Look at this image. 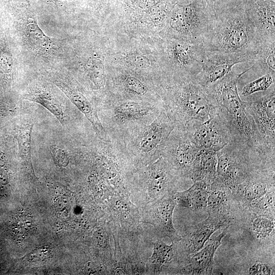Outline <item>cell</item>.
<instances>
[{
    "instance_id": "obj_8",
    "label": "cell",
    "mask_w": 275,
    "mask_h": 275,
    "mask_svg": "<svg viewBox=\"0 0 275 275\" xmlns=\"http://www.w3.org/2000/svg\"><path fill=\"white\" fill-rule=\"evenodd\" d=\"M164 108L162 103L132 100H117L107 103L105 109L106 132L108 136L118 138L126 131L153 121Z\"/></svg>"
},
{
    "instance_id": "obj_9",
    "label": "cell",
    "mask_w": 275,
    "mask_h": 275,
    "mask_svg": "<svg viewBox=\"0 0 275 275\" xmlns=\"http://www.w3.org/2000/svg\"><path fill=\"white\" fill-rule=\"evenodd\" d=\"M200 150L185 130L175 125L166 142L161 156L178 177L190 179L194 163Z\"/></svg>"
},
{
    "instance_id": "obj_40",
    "label": "cell",
    "mask_w": 275,
    "mask_h": 275,
    "mask_svg": "<svg viewBox=\"0 0 275 275\" xmlns=\"http://www.w3.org/2000/svg\"><path fill=\"white\" fill-rule=\"evenodd\" d=\"M94 237L96 242L99 246H103L106 242V235L104 232L100 230L96 232Z\"/></svg>"
},
{
    "instance_id": "obj_11",
    "label": "cell",
    "mask_w": 275,
    "mask_h": 275,
    "mask_svg": "<svg viewBox=\"0 0 275 275\" xmlns=\"http://www.w3.org/2000/svg\"><path fill=\"white\" fill-rule=\"evenodd\" d=\"M272 191H275L274 164H259L237 186L233 195L238 207L244 209Z\"/></svg>"
},
{
    "instance_id": "obj_28",
    "label": "cell",
    "mask_w": 275,
    "mask_h": 275,
    "mask_svg": "<svg viewBox=\"0 0 275 275\" xmlns=\"http://www.w3.org/2000/svg\"><path fill=\"white\" fill-rule=\"evenodd\" d=\"M275 42L262 44L254 61V66H257L262 73H275Z\"/></svg>"
},
{
    "instance_id": "obj_41",
    "label": "cell",
    "mask_w": 275,
    "mask_h": 275,
    "mask_svg": "<svg viewBox=\"0 0 275 275\" xmlns=\"http://www.w3.org/2000/svg\"><path fill=\"white\" fill-rule=\"evenodd\" d=\"M205 1H206V2L208 5L211 7H214V3L215 2L216 0H205Z\"/></svg>"
},
{
    "instance_id": "obj_21",
    "label": "cell",
    "mask_w": 275,
    "mask_h": 275,
    "mask_svg": "<svg viewBox=\"0 0 275 275\" xmlns=\"http://www.w3.org/2000/svg\"><path fill=\"white\" fill-rule=\"evenodd\" d=\"M230 226L223 229L218 235L209 238L207 244L193 255L183 266L180 272L186 274H211L214 254Z\"/></svg>"
},
{
    "instance_id": "obj_27",
    "label": "cell",
    "mask_w": 275,
    "mask_h": 275,
    "mask_svg": "<svg viewBox=\"0 0 275 275\" xmlns=\"http://www.w3.org/2000/svg\"><path fill=\"white\" fill-rule=\"evenodd\" d=\"M153 253L150 258V262L155 273L161 272L175 257H179L175 243L168 245L158 240L153 243Z\"/></svg>"
},
{
    "instance_id": "obj_43",
    "label": "cell",
    "mask_w": 275,
    "mask_h": 275,
    "mask_svg": "<svg viewBox=\"0 0 275 275\" xmlns=\"http://www.w3.org/2000/svg\"><path fill=\"white\" fill-rule=\"evenodd\" d=\"M271 1H275V0H271Z\"/></svg>"
},
{
    "instance_id": "obj_7",
    "label": "cell",
    "mask_w": 275,
    "mask_h": 275,
    "mask_svg": "<svg viewBox=\"0 0 275 275\" xmlns=\"http://www.w3.org/2000/svg\"><path fill=\"white\" fill-rule=\"evenodd\" d=\"M216 177L232 194L255 166L268 162L264 156L234 141L216 152Z\"/></svg>"
},
{
    "instance_id": "obj_4",
    "label": "cell",
    "mask_w": 275,
    "mask_h": 275,
    "mask_svg": "<svg viewBox=\"0 0 275 275\" xmlns=\"http://www.w3.org/2000/svg\"><path fill=\"white\" fill-rule=\"evenodd\" d=\"M175 125L163 108L151 122L132 128L116 139L126 155L144 163H152L161 156Z\"/></svg>"
},
{
    "instance_id": "obj_26",
    "label": "cell",
    "mask_w": 275,
    "mask_h": 275,
    "mask_svg": "<svg viewBox=\"0 0 275 275\" xmlns=\"http://www.w3.org/2000/svg\"><path fill=\"white\" fill-rule=\"evenodd\" d=\"M121 83L125 94L122 100L163 103L162 100L150 97L148 86L135 76L131 75H124L121 79Z\"/></svg>"
},
{
    "instance_id": "obj_35",
    "label": "cell",
    "mask_w": 275,
    "mask_h": 275,
    "mask_svg": "<svg viewBox=\"0 0 275 275\" xmlns=\"http://www.w3.org/2000/svg\"><path fill=\"white\" fill-rule=\"evenodd\" d=\"M50 151L53 159L58 165L61 167L67 166L69 158L65 150L57 146H52Z\"/></svg>"
},
{
    "instance_id": "obj_32",
    "label": "cell",
    "mask_w": 275,
    "mask_h": 275,
    "mask_svg": "<svg viewBox=\"0 0 275 275\" xmlns=\"http://www.w3.org/2000/svg\"><path fill=\"white\" fill-rule=\"evenodd\" d=\"M14 234L18 236H26L34 228V221L31 216L26 214H18L15 216L11 223Z\"/></svg>"
},
{
    "instance_id": "obj_13",
    "label": "cell",
    "mask_w": 275,
    "mask_h": 275,
    "mask_svg": "<svg viewBox=\"0 0 275 275\" xmlns=\"http://www.w3.org/2000/svg\"><path fill=\"white\" fill-rule=\"evenodd\" d=\"M246 106L268 149L275 153L274 85L265 93L246 101Z\"/></svg>"
},
{
    "instance_id": "obj_39",
    "label": "cell",
    "mask_w": 275,
    "mask_h": 275,
    "mask_svg": "<svg viewBox=\"0 0 275 275\" xmlns=\"http://www.w3.org/2000/svg\"><path fill=\"white\" fill-rule=\"evenodd\" d=\"M131 61L134 63V65L136 67L140 68H145L147 66H149V62L146 58L141 56H136L131 59Z\"/></svg>"
},
{
    "instance_id": "obj_30",
    "label": "cell",
    "mask_w": 275,
    "mask_h": 275,
    "mask_svg": "<svg viewBox=\"0 0 275 275\" xmlns=\"http://www.w3.org/2000/svg\"><path fill=\"white\" fill-rule=\"evenodd\" d=\"M275 73H267L246 84L242 88L241 95L247 97L258 92H266L274 85Z\"/></svg>"
},
{
    "instance_id": "obj_6",
    "label": "cell",
    "mask_w": 275,
    "mask_h": 275,
    "mask_svg": "<svg viewBox=\"0 0 275 275\" xmlns=\"http://www.w3.org/2000/svg\"><path fill=\"white\" fill-rule=\"evenodd\" d=\"M215 16L214 7L205 0L176 4L166 21L164 34L168 38L202 43Z\"/></svg>"
},
{
    "instance_id": "obj_1",
    "label": "cell",
    "mask_w": 275,
    "mask_h": 275,
    "mask_svg": "<svg viewBox=\"0 0 275 275\" xmlns=\"http://www.w3.org/2000/svg\"><path fill=\"white\" fill-rule=\"evenodd\" d=\"M215 16L202 43L207 53H258L262 41L244 0H216Z\"/></svg>"
},
{
    "instance_id": "obj_5",
    "label": "cell",
    "mask_w": 275,
    "mask_h": 275,
    "mask_svg": "<svg viewBox=\"0 0 275 275\" xmlns=\"http://www.w3.org/2000/svg\"><path fill=\"white\" fill-rule=\"evenodd\" d=\"M161 85L193 81L201 71L207 53L202 43L168 38L162 45Z\"/></svg>"
},
{
    "instance_id": "obj_37",
    "label": "cell",
    "mask_w": 275,
    "mask_h": 275,
    "mask_svg": "<svg viewBox=\"0 0 275 275\" xmlns=\"http://www.w3.org/2000/svg\"><path fill=\"white\" fill-rule=\"evenodd\" d=\"M56 209L61 216H67L70 212V206L68 200L60 199L56 204Z\"/></svg>"
},
{
    "instance_id": "obj_14",
    "label": "cell",
    "mask_w": 275,
    "mask_h": 275,
    "mask_svg": "<svg viewBox=\"0 0 275 275\" xmlns=\"http://www.w3.org/2000/svg\"><path fill=\"white\" fill-rule=\"evenodd\" d=\"M230 224L227 220L208 215L205 220L192 227L180 241L175 243L184 265L204 246L213 233Z\"/></svg>"
},
{
    "instance_id": "obj_34",
    "label": "cell",
    "mask_w": 275,
    "mask_h": 275,
    "mask_svg": "<svg viewBox=\"0 0 275 275\" xmlns=\"http://www.w3.org/2000/svg\"><path fill=\"white\" fill-rule=\"evenodd\" d=\"M274 269L269 264L263 261H256L251 263L246 271L249 274H273Z\"/></svg>"
},
{
    "instance_id": "obj_29",
    "label": "cell",
    "mask_w": 275,
    "mask_h": 275,
    "mask_svg": "<svg viewBox=\"0 0 275 275\" xmlns=\"http://www.w3.org/2000/svg\"><path fill=\"white\" fill-rule=\"evenodd\" d=\"M33 124L24 123L19 128L17 134L18 150L22 158L27 162H31V137Z\"/></svg>"
},
{
    "instance_id": "obj_16",
    "label": "cell",
    "mask_w": 275,
    "mask_h": 275,
    "mask_svg": "<svg viewBox=\"0 0 275 275\" xmlns=\"http://www.w3.org/2000/svg\"><path fill=\"white\" fill-rule=\"evenodd\" d=\"M274 2L271 0H244L246 13L263 44L275 42Z\"/></svg>"
},
{
    "instance_id": "obj_20",
    "label": "cell",
    "mask_w": 275,
    "mask_h": 275,
    "mask_svg": "<svg viewBox=\"0 0 275 275\" xmlns=\"http://www.w3.org/2000/svg\"><path fill=\"white\" fill-rule=\"evenodd\" d=\"M54 82L88 119L97 136L103 140L107 139L108 136L100 121L97 107L83 93L72 86L67 81L62 78H57L54 80Z\"/></svg>"
},
{
    "instance_id": "obj_18",
    "label": "cell",
    "mask_w": 275,
    "mask_h": 275,
    "mask_svg": "<svg viewBox=\"0 0 275 275\" xmlns=\"http://www.w3.org/2000/svg\"><path fill=\"white\" fill-rule=\"evenodd\" d=\"M273 216L257 214L239 208L234 218L260 244L274 246L275 220Z\"/></svg>"
},
{
    "instance_id": "obj_23",
    "label": "cell",
    "mask_w": 275,
    "mask_h": 275,
    "mask_svg": "<svg viewBox=\"0 0 275 275\" xmlns=\"http://www.w3.org/2000/svg\"><path fill=\"white\" fill-rule=\"evenodd\" d=\"M210 185L204 181H197L186 190L174 192L172 195L176 205L195 211L206 209Z\"/></svg>"
},
{
    "instance_id": "obj_12",
    "label": "cell",
    "mask_w": 275,
    "mask_h": 275,
    "mask_svg": "<svg viewBox=\"0 0 275 275\" xmlns=\"http://www.w3.org/2000/svg\"><path fill=\"white\" fill-rule=\"evenodd\" d=\"M258 53H207L201 71L193 81L208 88L226 76L236 64L254 62Z\"/></svg>"
},
{
    "instance_id": "obj_24",
    "label": "cell",
    "mask_w": 275,
    "mask_h": 275,
    "mask_svg": "<svg viewBox=\"0 0 275 275\" xmlns=\"http://www.w3.org/2000/svg\"><path fill=\"white\" fill-rule=\"evenodd\" d=\"M25 99L35 102L50 112L61 123H65L67 116L62 102L48 89L42 86H34L23 96Z\"/></svg>"
},
{
    "instance_id": "obj_33",
    "label": "cell",
    "mask_w": 275,
    "mask_h": 275,
    "mask_svg": "<svg viewBox=\"0 0 275 275\" xmlns=\"http://www.w3.org/2000/svg\"><path fill=\"white\" fill-rule=\"evenodd\" d=\"M87 65V73L91 83L96 88L103 87L105 82L104 72L101 64L97 63V60L93 59Z\"/></svg>"
},
{
    "instance_id": "obj_17",
    "label": "cell",
    "mask_w": 275,
    "mask_h": 275,
    "mask_svg": "<svg viewBox=\"0 0 275 275\" xmlns=\"http://www.w3.org/2000/svg\"><path fill=\"white\" fill-rule=\"evenodd\" d=\"M239 208L231 189L216 177L211 183L207 199L206 209L208 215L231 224Z\"/></svg>"
},
{
    "instance_id": "obj_10",
    "label": "cell",
    "mask_w": 275,
    "mask_h": 275,
    "mask_svg": "<svg viewBox=\"0 0 275 275\" xmlns=\"http://www.w3.org/2000/svg\"><path fill=\"white\" fill-rule=\"evenodd\" d=\"M182 128L200 149L216 152L233 140L229 128L217 109L207 120L195 121Z\"/></svg>"
},
{
    "instance_id": "obj_38",
    "label": "cell",
    "mask_w": 275,
    "mask_h": 275,
    "mask_svg": "<svg viewBox=\"0 0 275 275\" xmlns=\"http://www.w3.org/2000/svg\"><path fill=\"white\" fill-rule=\"evenodd\" d=\"M49 253L50 252L47 248L39 249L30 253L28 257L31 260H43L49 255Z\"/></svg>"
},
{
    "instance_id": "obj_42",
    "label": "cell",
    "mask_w": 275,
    "mask_h": 275,
    "mask_svg": "<svg viewBox=\"0 0 275 275\" xmlns=\"http://www.w3.org/2000/svg\"><path fill=\"white\" fill-rule=\"evenodd\" d=\"M48 2H51L54 4L58 5L61 2V0H45Z\"/></svg>"
},
{
    "instance_id": "obj_2",
    "label": "cell",
    "mask_w": 275,
    "mask_h": 275,
    "mask_svg": "<svg viewBox=\"0 0 275 275\" xmlns=\"http://www.w3.org/2000/svg\"><path fill=\"white\" fill-rule=\"evenodd\" d=\"M251 69L241 73L230 72L211 86L204 88L213 100L217 111L229 128L232 141L237 142L269 159L275 153L268 149L254 120L247 109L237 88L240 78Z\"/></svg>"
},
{
    "instance_id": "obj_25",
    "label": "cell",
    "mask_w": 275,
    "mask_h": 275,
    "mask_svg": "<svg viewBox=\"0 0 275 275\" xmlns=\"http://www.w3.org/2000/svg\"><path fill=\"white\" fill-rule=\"evenodd\" d=\"M216 152L200 149L195 160L190 180L211 183L216 177Z\"/></svg>"
},
{
    "instance_id": "obj_19",
    "label": "cell",
    "mask_w": 275,
    "mask_h": 275,
    "mask_svg": "<svg viewBox=\"0 0 275 275\" xmlns=\"http://www.w3.org/2000/svg\"><path fill=\"white\" fill-rule=\"evenodd\" d=\"M179 177L167 161L160 156L151 163L147 169V188L153 199L174 193L177 178Z\"/></svg>"
},
{
    "instance_id": "obj_22",
    "label": "cell",
    "mask_w": 275,
    "mask_h": 275,
    "mask_svg": "<svg viewBox=\"0 0 275 275\" xmlns=\"http://www.w3.org/2000/svg\"><path fill=\"white\" fill-rule=\"evenodd\" d=\"M22 22V36L27 46L39 55L51 53L55 46L54 42L40 28L35 17L27 15Z\"/></svg>"
},
{
    "instance_id": "obj_31",
    "label": "cell",
    "mask_w": 275,
    "mask_h": 275,
    "mask_svg": "<svg viewBox=\"0 0 275 275\" xmlns=\"http://www.w3.org/2000/svg\"><path fill=\"white\" fill-rule=\"evenodd\" d=\"M274 202L275 191H272L242 209L257 214L274 216Z\"/></svg>"
},
{
    "instance_id": "obj_15",
    "label": "cell",
    "mask_w": 275,
    "mask_h": 275,
    "mask_svg": "<svg viewBox=\"0 0 275 275\" xmlns=\"http://www.w3.org/2000/svg\"><path fill=\"white\" fill-rule=\"evenodd\" d=\"M173 194L154 199L146 210V222L152 225L161 238L168 237L172 243L180 240L173 223V214L176 206Z\"/></svg>"
},
{
    "instance_id": "obj_3",
    "label": "cell",
    "mask_w": 275,
    "mask_h": 275,
    "mask_svg": "<svg viewBox=\"0 0 275 275\" xmlns=\"http://www.w3.org/2000/svg\"><path fill=\"white\" fill-rule=\"evenodd\" d=\"M158 93L175 126L184 127L195 121L204 122L216 110L206 90L193 81L161 86Z\"/></svg>"
},
{
    "instance_id": "obj_36",
    "label": "cell",
    "mask_w": 275,
    "mask_h": 275,
    "mask_svg": "<svg viewBox=\"0 0 275 275\" xmlns=\"http://www.w3.org/2000/svg\"><path fill=\"white\" fill-rule=\"evenodd\" d=\"M13 59L10 51L6 49L0 51V69L4 73H11L13 68Z\"/></svg>"
}]
</instances>
